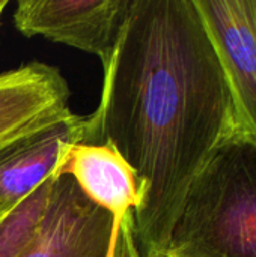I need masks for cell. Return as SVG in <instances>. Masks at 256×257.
Masks as SVG:
<instances>
[{
  "label": "cell",
  "mask_w": 256,
  "mask_h": 257,
  "mask_svg": "<svg viewBox=\"0 0 256 257\" xmlns=\"http://www.w3.org/2000/svg\"><path fill=\"white\" fill-rule=\"evenodd\" d=\"M8 5H9L8 0H0V26H2V15H3V11L6 9Z\"/></svg>",
  "instance_id": "cell-11"
},
{
  "label": "cell",
  "mask_w": 256,
  "mask_h": 257,
  "mask_svg": "<svg viewBox=\"0 0 256 257\" xmlns=\"http://www.w3.org/2000/svg\"><path fill=\"white\" fill-rule=\"evenodd\" d=\"M103 71L78 143L109 145L136 172L134 245L140 257H164L195 178L244 133L234 95L195 0H133Z\"/></svg>",
  "instance_id": "cell-1"
},
{
  "label": "cell",
  "mask_w": 256,
  "mask_h": 257,
  "mask_svg": "<svg viewBox=\"0 0 256 257\" xmlns=\"http://www.w3.org/2000/svg\"><path fill=\"white\" fill-rule=\"evenodd\" d=\"M228 77L243 131L256 140V0H195Z\"/></svg>",
  "instance_id": "cell-5"
},
{
  "label": "cell",
  "mask_w": 256,
  "mask_h": 257,
  "mask_svg": "<svg viewBox=\"0 0 256 257\" xmlns=\"http://www.w3.org/2000/svg\"><path fill=\"white\" fill-rule=\"evenodd\" d=\"M116 235L112 215L62 175L39 233L18 257H113Z\"/></svg>",
  "instance_id": "cell-4"
},
{
  "label": "cell",
  "mask_w": 256,
  "mask_h": 257,
  "mask_svg": "<svg viewBox=\"0 0 256 257\" xmlns=\"http://www.w3.org/2000/svg\"><path fill=\"white\" fill-rule=\"evenodd\" d=\"M131 3L133 0H20L12 21L27 38L42 36L97 56L104 69Z\"/></svg>",
  "instance_id": "cell-3"
},
{
  "label": "cell",
  "mask_w": 256,
  "mask_h": 257,
  "mask_svg": "<svg viewBox=\"0 0 256 257\" xmlns=\"http://www.w3.org/2000/svg\"><path fill=\"white\" fill-rule=\"evenodd\" d=\"M113 257H140L131 235V212L125 215L119 226L113 248Z\"/></svg>",
  "instance_id": "cell-10"
},
{
  "label": "cell",
  "mask_w": 256,
  "mask_h": 257,
  "mask_svg": "<svg viewBox=\"0 0 256 257\" xmlns=\"http://www.w3.org/2000/svg\"><path fill=\"white\" fill-rule=\"evenodd\" d=\"M69 87L56 66L30 62L0 74V146L69 110Z\"/></svg>",
  "instance_id": "cell-7"
},
{
  "label": "cell",
  "mask_w": 256,
  "mask_h": 257,
  "mask_svg": "<svg viewBox=\"0 0 256 257\" xmlns=\"http://www.w3.org/2000/svg\"><path fill=\"white\" fill-rule=\"evenodd\" d=\"M164 257H256V140H225L195 178Z\"/></svg>",
  "instance_id": "cell-2"
},
{
  "label": "cell",
  "mask_w": 256,
  "mask_h": 257,
  "mask_svg": "<svg viewBox=\"0 0 256 257\" xmlns=\"http://www.w3.org/2000/svg\"><path fill=\"white\" fill-rule=\"evenodd\" d=\"M71 176L83 194L107 211L115 230L142 202V185L130 164L109 145L74 143L62 152L54 178Z\"/></svg>",
  "instance_id": "cell-8"
},
{
  "label": "cell",
  "mask_w": 256,
  "mask_h": 257,
  "mask_svg": "<svg viewBox=\"0 0 256 257\" xmlns=\"http://www.w3.org/2000/svg\"><path fill=\"white\" fill-rule=\"evenodd\" d=\"M54 176L47 178L26 199L0 217V257H18L36 238L50 206Z\"/></svg>",
  "instance_id": "cell-9"
},
{
  "label": "cell",
  "mask_w": 256,
  "mask_h": 257,
  "mask_svg": "<svg viewBox=\"0 0 256 257\" xmlns=\"http://www.w3.org/2000/svg\"><path fill=\"white\" fill-rule=\"evenodd\" d=\"M83 125L84 116L71 111L0 146V217L54 175L65 148L81 140Z\"/></svg>",
  "instance_id": "cell-6"
}]
</instances>
